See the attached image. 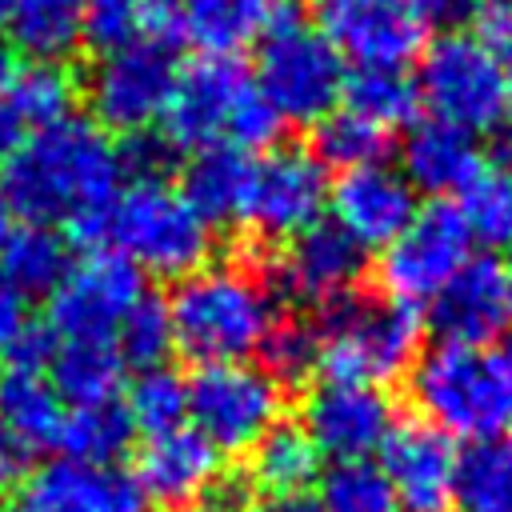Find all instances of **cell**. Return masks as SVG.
Instances as JSON below:
<instances>
[{"instance_id":"ba28073f","label":"cell","mask_w":512,"mask_h":512,"mask_svg":"<svg viewBox=\"0 0 512 512\" xmlns=\"http://www.w3.org/2000/svg\"><path fill=\"white\" fill-rule=\"evenodd\" d=\"M284 408V388L256 364H204L188 380L192 432L220 452H252L276 424Z\"/></svg>"},{"instance_id":"60d3db41","label":"cell","mask_w":512,"mask_h":512,"mask_svg":"<svg viewBox=\"0 0 512 512\" xmlns=\"http://www.w3.org/2000/svg\"><path fill=\"white\" fill-rule=\"evenodd\" d=\"M496 64H512V0H484L468 32Z\"/></svg>"},{"instance_id":"277c9868","label":"cell","mask_w":512,"mask_h":512,"mask_svg":"<svg viewBox=\"0 0 512 512\" xmlns=\"http://www.w3.org/2000/svg\"><path fill=\"white\" fill-rule=\"evenodd\" d=\"M168 308L172 348L188 360L204 364H232L268 340L276 324L272 292L240 264H204L176 280Z\"/></svg>"},{"instance_id":"52a82bcc","label":"cell","mask_w":512,"mask_h":512,"mask_svg":"<svg viewBox=\"0 0 512 512\" xmlns=\"http://www.w3.org/2000/svg\"><path fill=\"white\" fill-rule=\"evenodd\" d=\"M252 76L280 124H320L336 112L348 80L340 52L316 32V24H304L292 12L264 32Z\"/></svg>"},{"instance_id":"74e56055","label":"cell","mask_w":512,"mask_h":512,"mask_svg":"<svg viewBox=\"0 0 512 512\" xmlns=\"http://www.w3.org/2000/svg\"><path fill=\"white\" fill-rule=\"evenodd\" d=\"M172 348V328H168V308L164 300L156 296H144L120 324L116 332V352L124 364H136V368H160L164 352Z\"/></svg>"},{"instance_id":"44dd1931","label":"cell","mask_w":512,"mask_h":512,"mask_svg":"<svg viewBox=\"0 0 512 512\" xmlns=\"http://www.w3.org/2000/svg\"><path fill=\"white\" fill-rule=\"evenodd\" d=\"M400 172L412 184V192L460 196L484 172V156L472 132H460L440 120H424V124H412L404 136Z\"/></svg>"},{"instance_id":"6da1fadb","label":"cell","mask_w":512,"mask_h":512,"mask_svg":"<svg viewBox=\"0 0 512 512\" xmlns=\"http://www.w3.org/2000/svg\"><path fill=\"white\" fill-rule=\"evenodd\" d=\"M124 152L88 116H64L20 136L0 172V196L28 224H68L96 236L108 204L124 188Z\"/></svg>"},{"instance_id":"e575fe53","label":"cell","mask_w":512,"mask_h":512,"mask_svg":"<svg viewBox=\"0 0 512 512\" xmlns=\"http://www.w3.org/2000/svg\"><path fill=\"white\" fill-rule=\"evenodd\" d=\"M388 136L392 132L376 128L372 120H364L348 108H336L316 124V156H320V164H340L344 172L380 164L388 152Z\"/></svg>"},{"instance_id":"4dcf8cb0","label":"cell","mask_w":512,"mask_h":512,"mask_svg":"<svg viewBox=\"0 0 512 512\" xmlns=\"http://www.w3.org/2000/svg\"><path fill=\"white\" fill-rule=\"evenodd\" d=\"M0 272L24 292H52L60 284V276L68 272V252L64 240L56 236V228L44 224H24L12 228L4 248H0Z\"/></svg>"},{"instance_id":"cb8c5ba5","label":"cell","mask_w":512,"mask_h":512,"mask_svg":"<svg viewBox=\"0 0 512 512\" xmlns=\"http://www.w3.org/2000/svg\"><path fill=\"white\" fill-rule=\"evenodd\" d=\"M64 424V408L56 388L40 372H12L0 384V432L40 456L44 448H56Z\"/></svg>"},{"instance_id":"1f68e13d","label":"cell","mask_w":512,"mask_h":512,"mask_svg":"<svg viewBox=\"0 0 512 512\" xmlns=\"http://www.w3.org/2000/svg\"><path fill=\"white\" fill-rule=\"evenodd\" d=\"M8 100H12V116L20 132L28 136L44 124L72 116V80L60 64H24L12 72Z\"/></svg>"},{"instance_id":"4316f807","label":"cell","mask_w":512,"mask_h":512,"mask_svg":"<svg viewBox=\"0 0 512 512\" xmlns=\"http://www.w3.org/2000/svg\"><path fill=\"white\" fill-rule=\"evenodd\" d=\"M320 476V452L296 424H276L252 448V484L272 500H296Z\"/></svg>"},{"instance_id":"b9f144b4","label":"cell","mask_w":512,"mask_h":512,"mask_svg":"<svg viewBox=\"0 0 512 512\" xmlns=\"http://www.w3.org/2000/svg\"><path fill=\"white\" fill-rule=\"evenodd\" d=\"M28 324V296L0 272V348H8Z\"/></svg>"},{"instance_id":"f546056e","label":"cell","mask_w":512,"mask_h":512,"mask_svg":"<svg viewBox=\"0 0 512 512\" xmlns=\"http://www.w3.org/2000/svg\"><path fill=\"white\" fill-rule=\"evenodd\" d=\"M344 108L372 120L376 128L392 132L412 124L420 96H416V80L404 76V68H356L344 80Z\"/></svg>"},{"instance_id":"484cf974","label":"cell","mask_w":512,"mask_h":512,"mask_svg":"<svg viewBox=\"0 0 512 512\" xmlns=\"http://www.w3.org/2000/svg\"><path fill=\"white\" fill-rule=\"evenodd\" d=\"M48 368H52L56 396L72 400V408L116 400L128 372L116 344H56Z\"/></svg>"},{"instance_id":"7dc6e473","label":"cell","mask_w":512,"mask_h":512,"mask_svg":"<svg viewBox=\"0 0 512 512\" xmlns=\"http://www.w3.org/2000/svg\"><path fill=\"white\" fill-rule=\"evenodd\" d=\"M8 12H12V0H0V28L8 24Z\"/></svg>"},{"instance_id":"7402d4cb","label":"cell","mask_w":512,"mask_h":512,"mask_svg":"<svg viewBox=\"0 0 512 512\" xmlns=\"http://www.w3.org/2000/svg\"><path fill=\"white\" fill-rule=\"evenodd\" d=\"M168 8L176 40H192L208 56H232L288 16V0H168Z\"/></svg>"},{"instance_id":"9a60e30c","label":"cell","mask_w":512,"mask_h":512,"mask_svg":"<svg viewBox=\"0 0 512 512\" xmlns=\"http://www.w3.org/2000/svg\"><path fill=\"white\" fill-rule=\"evenodd\" d=\"M396 424L392 400L384 388L372 384H348V380H324L304 400V436L316 452L336 460H368V452H380Z\"/></svg>"},{"instance_id":"83f0119b","label":"cell","mask_w":512,"mask_h":512,"mask_svg":"<svg viewBox=\"0 0 512 512\" xmlns=\"http://www.w3.org/2000/svg\"><path fill=\"white\" fill-rule=\"evenodd\" d=\"M248 164H252L248 152H200L188 164L180 192L208 224H240Z\"/></svg>"},{"instance_id":"8992f818","label":"cell","mask_w":512,"mask_h":512,"mask_svg":"<svg viewBox=\"0 0 512 512\" xmlns=\"http://www.w3.org/2000/svg\"><path fill=\"white\" fill-rule=\"evenodd\" d=\"M320 332V364L328 380L372 384L396 380L416 364L420 348V316L416 308L388 296H344L324 308Z\"/></svg>"},{"instance_id":"ab89813d","label":"cell","mask_w":512,"mask_h":512,"mask_svg":"<svg viewBox=\"0 0 512 512\" xmlns=\"http://www.w3.org/2000/svg\"><path fill=\"white\" fill-rule=\"evenodd\" d=\"M140 4L144 0H88V40H96L100 48H116L124 40H136Z\"/></svg>"},{"instance_id":"ee69618b","label":"cell","mask_w":512,"mask_h":512,"mask_svg":"<svg viewBox=\"0 0 512 512\" xmlns=\"http://www.w3.org/2000/svg\"><path fill=\"white\" fill-rule=\"evenodd\" d=\"M484 0H420L424 8V20L432 24H444V28H456V24H468L476 12H480Z\"/></svg>"},{"instance_id":"d6a6232c","label":"cell","mask_w":512,"mask_h":512,"mask_svg":"<svg viewBox=\"0 0 512 512\" xmlns=\"http://www.w3.org/2000/svg\"><path fill=\"white\" fill-rule=\"evenodd\" d=\"M460 220L468 236L484 244H508L512 248V168H484L464 192H460Z\"/></svg>"},{"instance_id":"ac0fdd59","label":"cell","mask_w":512,"mask_h":512,"mask_svg":"<svg viewBox=\"0 0 512 512\" xmlns=\"http://www.w3.org/2000/svg\"><path fill=\"white\" fill-rule=\"evenodd\" d=\"M364 272V248L336 224H312L292 236L288 252L280 256V280L296 300L332 308L336 300L352 296Z\"/></svg>"},{"instance_id":"d590c367","label":"cell","mask_w":512,"mask_h":512,"mask_svg":"<svg viewBox=\"0 0 512 512\" xmlns=\"http://www.w3.org/2000/svg\"><path fill=\"white\" fill-rule=\"evenodd\" d=\"M124 408H128L132 424L140 432H148V440L176 432V428H184V416H188V384H184V376H176L164 364L148 368L132 384V396Z\"/></svg>"},{"instance_id":"8d00e7d4","label":"cell","mask_w":512,"mask_h":512,"mask_svg":"<svg viewBox=\"0 0 512 512\" xmlns=\"http://www.w3.org/2000/svg\"><path fill=\"white\" fill-rule=\"evenodd\" d=\"M92 468L56 460L20 480L12 508L8 512H92V492H88Z\"/></svg>"},{"instance_id":"5bb4252c","label":"cell","mask_w":512,"mask_h":512,"mask_svg":"<svg viewBox=\"0 0 512 512\" xmlns=\"http://www.w3.org/2000/svg\"><path fill=\"white\" fill-rule=\"evenodd\" d=\"M328 204V172L308 148H268L248 164L240 224L260 236H300Z\"/></svg>"},{"instance_id":"4fadbf2b","label":"cell","mask_w":512,"mask_h":512,"mask_svg":"<svg viewBox=\"0 0 512 512\" xmlns=\"http://www.w3.org/2000/svg\"><path fill=\"white\" fill-rule=\"evenodd\" d=\"M316 32L356 68H404L428 36L420 0H312Z\"/></svg>"},{"instance_id":"3957f363","label":"cell","mask_w":512,"mask_h":512,"mask_svg":"<svg viewBox=\"0 0 512 512\" xmlns=\"http://www.w3.org/2000/svg\"><path fill=\"white\" fill-rule=\"evenodd\" d=\"M412 400L420 420L448 440L472 444L512 432V336L484 344H436L412 364Z\"/></svg>"},{"instance_id":"d6986e66","label":"cell","mask_w":512,"mask_h":512,"mask_svg":"<svg viewBox=\"0 0 512 512\" xmlns=\"http://www.w3.org/2000/svg\"><path fill=\"white\" fill-rule=\"evenodd\" d=\"M216 472H220V456L192 428H176V432L152 436L140 448V464H136L140 488L160 508H192V504H200L220 484Z\"/></svg>"},{"instance_id":"7a4b0ae2","label":"cell","mask_w":512,"mask_h":512,"mask_svg":"<svg viewBox=\"0 0 512 512\" xmlns=\"http://www.w3.org/2000/svg\"><path fill=\"white\" fill-rule=\"evenodd\" d=\"M160 132L176 152H248L264 148L280 132V116L268 108L256 76L232 56H204L176 72Z\"/></svg>"},{"instance_id":"ffe728a7","label":"cell","mask_w":512,"mask_h":512,"mask_svg":"<svg viewBox=\"0 0 512 512\" xmlns=\"http://www.w3.org/2000/svg\"><path fill=\"white\" fill-rule=\"evenodd\" d=\"M508 320V292L504 268L496 260H468L444 292L432 300V328L444 344H484Z\"/></svg>"},{"instance_id":"f35d334b","label":"cell","mask_w":512,"mask_h":512,"mask_svg":"<svg viewBox=\"0 0 512 512\" xmlns=\"http://www.w3.org/2000/svg\"><path fill=\"white\" fill-rule=\"evenodd\" d=\"M260 352L268 364L264 372L284 388L288 380H304L320 364V332L304 320H276Z\"/></svg>"},{"instance_id":"7c38bea8","label":"cell","mask_w":512,"mask_h":512,"mask_svg":"<svg viewBox=\"0 0 512 512\" xmlns=\"http://www.w3.org/2000/svg\"><path fill=\"white\" fill-rule=\"evenodd\" d=\"M472 236L456 208L432 204L412 216V224L384 248L380 256V284L388 300H400L408 308L432 304L444 284L472 260Z\"/></svg>"},{"instance_id":"5b68a950","label":"cell","mask_w":512,"mask_h":512,"mask_svg":"<svg viewBox=\"0 0 512 512\" xmlns=\"http://www.w3.org/2000/svg\"><path fill=\"white\" fill-rule=\"evenodd\" d=\"M96 236H104L136 272L176 280L204 268L212 252V224L188 204L176 184L160 176H140L136 184L120 188Z\"/></svg>"},{"instance_id":"9c48e42d","label":"cell","mask_w":512,"mask_h":512,"mask_svg":"<svg viewBox=\"0 0 512 512\" xmlns=\"http://www.w3.org/2000/svg\"><path fill=\"white\" fill-rule=\"evenodd\" d=\"M416 96L428 104L432 120L476 136L504 120L508 72L468 32H444L420 60Z\"/></svg>"},{"instance_id":"f6af8a7d","label":"cell","mask_w":512,"mask_h":512,"mask_svg":"<svg viewBox=\"0 0 512 512\" xmlns=\"http://www.w3.org/2000/svg\"><path fill=\"white\" fill-rule=\"evenodd\" d=\"M8 232H12V208H8V200L0 196V248H4V240H8Z\"/></svg>"},{"instance_id":"8fae6325","label":"cell","mask_w":512,"mask_h":512,"mask_svg":"<svg viewBox=\"0 0 512 512\" xmlns=\"http://www.w3.org/2000/svg\"><path fill=\"white\" fill-rule=\"evenodd\" d=\"M172 84V44L136 36L116 48H104V56L92 64L88 104L104 132H144L148 124L160 120Z\"/></svg>"},{"instance_id":"bcb514c9","label":"cell","mask_w":512,"mask_h":512,"mask_svg":"<svg viewBox=\"0 0 512 512\" xmlns=\"http://www.w3.org/2000/svg\"><path fill=\"white\" fill-rule=\"evenodd\" d=\"M504 292H508V320H512V252H508V264H504Z\"/></svg>"},{"instance_id":"c3c4849f","label":"cell","mask_w":512,"mask_h":512,"mask_svg":"<svg viewBox=\"0 0 512 512\" xmlns=\"http://www.w3.org/2000/svg\"><path fill=\"white\" fill-rule=\"evenodd\" d=\"M504 116H508V124H512V76H508V108H504Z\"/></svg>"},{"instance_id":"30bf717a","label":"cell","mask_w":512,"mask_h":512,"mask_svg":"<svg viewBox=\"0 0 512 512\" xmlns=\"http://www.w3.org/2000/svg\"><path fill=\"white\" fill-rule=\"evenodd\" d=\"M140 272L116 252H92L60 276L48 300V332L56 344H116L124 316L144 300Z\"/></svg>"},{"instance_id":"e0dca14e","label":"cell","mask_w":512,"mask_h":512,"mask_svg":"<svg viewBox=\"0 0 512 512\" xmlns=\"http://www.w3.org/2000/svg\"><path fill=\"white\" fill-rule=\"evenodd\" d=\"M376 468L384 472L392 500L408 512H444L452 504L456 448L440 428L424 420L392 424L388 440L380 444Z\"/></svg>"},{"instance_id":"7bdbcfd3","label":"cell","mask_w":512,"mask_h":512,"mask_svg":"<svg viewBox=\"0 0 512 512\" xmlns=\"http://www.w3.org/2000/svg\"><path fill=\"white\" fill-rule=\"evenodd\" d=\"M12 72H16V64L8 60V52H0V156H8V148L24 136L20 124H16V116H12V100H8Z\"/></svg>"},{"instance_id":"836d02e7","label":"cell","mask_w":512,"mask_h":512,"mask_svg":"<svg viewBox=\"0 0 512 512\" xmlns=\"http://www.w3.org/2000/svg\"><path fill=\"white\" fill-rule=\"evenodd\" d=\"M320 512H392L396 500L388 492L384 472L372 460H336L328 472L316 476Z\"/></svg>"},{"instance_id":"f1b7e54d","label":"cell","mask_w":512,"mask_h":512,"mask_svg":"<svg viewBox=\"0 0 512 512\" xmlns=\"http://www.w3.org/2000/svg\"><path fill=\"white\" fill-rule=\"evenodd\" d=\"M452 504L460 512H512V444L480 440L456 452Z\"/></svg>"},{"instance_id":"2e32d148","label":"cell","mask_w":512,"mask_h":512,"mask_svg":"<svg viewBox=\"0 0 512 512\" xmlns=\"http://www.w3.org/2000/svg\"><path fill=\"white\" fill-rule=\"evenodd\" d=\"M328 204L336 216L332 224L344 228L360 248H388L420 212L412 184L388 160L340 172V180L328 184Z\"/></svg>"},{"instance_id":"603a6c76","label":"cell","mask_w":512,"mask_h":512,"mask_svg":"<svg viewBox=\"0 0 512 512\" xmlns=\"http://www.w3.org/2000/svg\"><path fill=\"white\" fill-rule=\"evenodd\" d=\"M4 28L32 64H60L88 40V0H12Z\"/></svg>"},{"instance_id":"d4e9b609","label":"cell","mask_w":512,"mask_h":512,"mask_svg":"<svg viewBox=\"0 0 512 512\" xmlns=\"http://www.w3.org/2000/svg\"><path fill=\"white\" fill-rule=\"evenodd\" d=\"M132 436H136V424H132L128 408L120 400H104V404H84V408L64 412L56 448L72 464L112 468L132 448Z\"/></svg>"}]
</instances>
